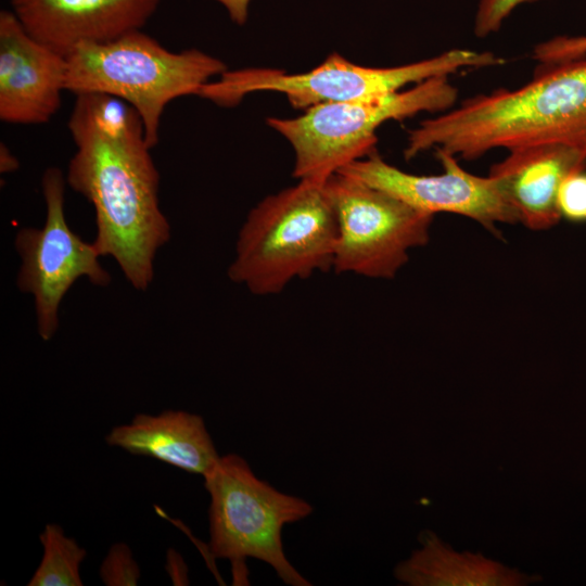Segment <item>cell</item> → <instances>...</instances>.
<instances>
[{"label": "cell", "mask_w": 586, "mask_h": 586, "mask_svg": "<svg viewBox=\"0 0 586 586\" xmlns=\"http://www.w3.org/2000/svg\"><path fill=\"white\" fill-rule=\"evenodd\" d=\"M222 4L231 21L238 25H243L249 16V7L251 0H215Z\"/></svg>", "instance_id": "cell-21"}, {"label": "cell", "mask_w": 586, "mask_h": 586, "mask_svg": "<svg viewBox=\"0 0 586 586\" xmlns=\"http://www.w3.org/2000/svg\"><path fill=\"white\" fill-rule=\"evenodd\" d=\"M68 129L76 152L66 182L94 207L93 243L135 289L145 291L170 225L160 207V174L142 120L117 98L85 93L76 95Z\"/></svg>", "instance_id": "cell-1"}, {"label": "cell", "mask_w": 586, "mask_h": 586, "mask_svg": "<svg viewBox=\"0 0 586 586\" xmlns=\"http://www.w3.org/2000/svg\"><path fill=\"white\" fill-rule=\"evenodd\" d=\"M505 61L492 52L451 49L419 62L393 67H367L339 53L329 55L306 73L288 74L276 68L249 67L226 71L215 81L204 84L196 95L219 106L239 104L249 93L276 91L285 94L297 110L321 103L354 102L381 98L409 84L448 76L466 67H487Z\"/></svg>", "instance_id": "cell-5"}, {"label": "cell", "mask_w": 586, "mask_h": 586, "mask_svg": "<svg viewBox=\"0 0 586 586\" xmlns=\"http://www.w3.org/2000/svg\"><path fill=\"white\" fill-rule=\"evenodd\" d=\"M105 440L132 455L203 476L220 458L203 418L182 410L136 415L130 423L113 428Z\"/></svg>", "instance_id": "cell-14"}, {"label": "cell", "mask_w": 586, "mask_h": 586, "mask_svg": "<svg viewBox=\"0 0 586 586\" xmlns=\"http://www.w3.org/2000/svg\"><path fill=\"white\" fill-rule=\"evenodd\" d=\"M324 183L301 179L250 211L228 268L232 282L267 296L333 268L337 227Z\"/></svg>", "instance_id": "cell-3"}, {"label": "cell", "mask_w": 586, "mask_h": 586, "mask_svg": "<svg viewBox=\"0 0 586 586\" xmlns=\"http://www.w3.org/2000/svg\"><path fill=\"white\" fill-rule=\"evenodd\" d=\"M100 577L107 586H133L138 584L140 569L126 544L117 543L110 548L101 564Z\"/></svg>", "instance_id": "cell-17"}, {"label": "cell", "mask_w": 586, "mask_h": 586, "mask_svg": "<svg viewBox=\"0 0 586 586\" xmlns=\"http://www.w3.org/2000/svg\"><path fill=\"white\" fill-rule=\"evenodd\" d=\"M534 1L537 0H480L474 18V35L484 38L498 31L517 7Z\"/></svg>", "instance_id": "cell-19"}, {"label": "cell", "mask_w": 586, "mask_h": 586, "mask_svg": "<svg viewBox=\"0 0 586 586\" xmlns=\"http://www.w3.org/2000/svg\"><path fill=\"white\" fill-rule=\"evenodd\" d=\"M586 56V36L558 37L538 44L534 58L544 65H553Z\"/></svg>", "instance_id": "cell-20"}, {"label": "cell", "mask_w": 586, "mask_h": 586, "mask_svg": "<svg viewBox=\"0 0 586 586\" xmlns=\"http://www.w3.org/2000/svg\"><path fill=\"white\" fill-rule=\"evenodd\" d=\"M545 66L518 89L477 94L424 119L409 132L405 158L432 148L468 161L536 144L586 152V56Z\"/></svg>", "instance_id": "cell-2"}, {"label": "cell", "mask_w": 586, "mask_h": 586, "mask_svg": "<svg viewBox=\"0 0 586 586\" xmlns=\"http://www.w3.org/2000/svg\"><path fill=\"white\" fill-rule=\"evenodd\" d=\"M20 166L18 160L12 154L10 149L1 142L0 144V171L8 174L15 171Z\"/></svg>", "instance_id": "cell-22"}, {"label": "cell", "mask_w": 586, "mask_h": 586, "mask_svg": "<svg viewBox=\"0 0 586 586\" xmlns=\"http://www.w3.org/2000/svg\"><path fill=\"white\" fill-rule=\"evenodd\" d=\"M65 90L75 95L107 94L140 116L146 142H158L161 119L173 100L194 94L227 71L219 59L198 49L173 52L140 30L105 42H80L66 55Z\"/></svg>", "instance_id": "cell-4"}, {"label": "cell", "mask_w": 586, "mask_h": 586, "mask_svg": "<svg viewBox=\"0 0 586 586\" xmlns=\"http://www.w3.org/2000/svg\"><path fill=\"white\" fill-rule=\"evenodd\" d=\"M163 0H11L26 30L63 55L140 30Z\"/></svg>", "instance_id": "cell-12"}, {"label": "cell", "mask_w": 586, "mask_h": 586, "mask_svg": "<svg viewBox=\"0 0 586 586\" xmlns=\"http://www.w3.org/2000/svg\"><path fill=\"white\" fill-rule=\"evenodd\" d=\"M324 186L336 217L332 268L336 273L392 279L410 251L428 243L433 215L340 173Z\"/></svg>", "instance_id": "cell-8"}, {"label": "cell", "mask_w": 586, "mask_h": 586, "mask_svg": "<svg viewBox=\"0 0 586 586\" xmlns=\"http://www.w3.org/2000/svg\"><path fill=\"white\" fill-rule=\"evenodd\" d=\"M66 56L37 40L13 11L0 12V119L48 123L61 106Z\"/></svg>", "instance_id": "cell-11"}, {"label": "cell", "mask_w": 586, "mask_h": 586, "mask_svg": "<svg viewBox=\"0 0 586 586\" xmlns=\"http://www.w3.org/2000/svg\"><path fill=\"white\" fill-rule=\"evenodd\" d=\"M203 477L211 498L212 555L234 564L254 558L269 564L288 585H310L288 560L282 544L284 525L308 517L310 504L258 479L235 454L220 457Z\"/></svg>", "instance_id": "cell-7"}, {"label": "cell", "mask_w": 586, "mask_h": 586, "mask_svg": "<svg viewBox=\"0 0 586 586\" xmlns=\"http://www.w3.org/2000/svg\"><path fill=\"white\" fill-rule=\"evenodd\" d=\"M458 90L448 76L426 79L405 91L354 102L321 103L295 118H267L295 153L293 176L327 180L349 163L375 152V130L391 119L446 112Z\"/></svg>", "instance_id": "cell-6"}, {"label": "cell", "mask_w": 586, "mask_h": 586, "mask_svg": "<svg viewBox=\"0 0 586 586\" xmlns=\"http://www.w3.org/2000/svg\"><path fill=\"white\" fill-rule=\"evenodd\" d=\"M561 218L572 222H586V171L577 170L561 183L557 196Z\"/></svg>", "instance_id": "cell-18"}, {"label": "cell", "mask_w": 586, "mask_h": 586, "mask_svg": "<svg viewBox=\"0 0 586 586\" xmlns=\"http://www.w3.org/2000/svg\"><path fill=\"white\" fill-rule=\"evenodd\" d=\"M39 538L43 547V556L27 585H84L80 565L87 556L86 550L74 538L66 536L58 524H47Z\"/></svg>", "instance_id": "cell-16"}, {"label": "cell", "mask_w": 586, "mask_h": 586, "mask_svg": "<svg viewBox=\"0 0 586 586\" xmlns=\"http://www.w3.org/2000/svg\"><path fill=\"white\" fill-rule=\"evenodd\" d=\"M422 548L400 563L396 577L409 585H510L520 576L484 558L458 555L437 538L424 536Z\"/></svg>", "instance_id": "cell-15"}, {"label": "cell", "mask_w": 586, "mask_h": 586, "mask_svg": "<svg viewBox=\"0 0 586 586\" xmlns=\"http://www.w3.org/2000/svg\"><path fill=\"white\" fill-rule=\"evenodd\" d=\"M46 220L41 228H23L14 240L21 258L17 286L34 297L37 330L43 341L59 328L63 297L80 278L98 286L111 283L99 262L94 243L84 241L68 226L64 213L65 178L60 168H48L41 180Z\"/></svg>", "instance_id": "cell-9"}, {"label": "cell", "mask_w": 586, "mask_h": 586, "mask_svg": "<svg viewBox=\"0 0 586 586\" xmlns=\"http://www.w3.org/2000/svg\"><path fill=\"white\" fill-rule=\"evenodd\" d=\"M586 167V152L563 144H536L509 151L491 167L517 212L531 230H547L561 219L557 196L563 180Z\"/></svg>", "instance_id": "cell-13"}, {"label": "cell", "mask_w": 586, "mask_h": 586, "mask_svg": "<svg viewBox=\"0 0 586 586\" xmlns=\"http://www.w3.org/2000/svg\"><path fill=\"white\" fill-rule=\"evenodd\" d=\"M443 173L413 175L379 156L377 152L354 161L337 173L366 182L430 214L450 213L470 218L496 233L499 224L519 222L518 215L500 183L492 176L473 175L457 157L436 150Z\"/></svg>", "instance_id": "cell-10"}]
</instances>
